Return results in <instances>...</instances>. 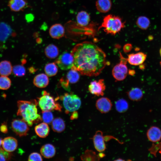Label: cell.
I'll use <instances>...</instances> for the list:
<instances>
[{"instance_id": "28", "label": "cell", "mask_w": 161, "mask_h": 161, "mask_svg": "<svg viewBox=\"0 0 161 161\" xmlns=\"http://www.w3.org/2000/svg\"><path fill=\"white\" fill-rule=\"evenodd\" d=\"M44 71L46 74L49 77L55 75L58 72V66L55 62L49 63L44 67Z\"/></svg>"}, {"instance_id": "38", "label": "cell", "mask_w": 161, "mask_h": 161, "mask_svg": "<svg viewBox=\"0 0 161 161\" xmlns=\"http://www.w3.org/2000/svg\"><path fill=\"white\" fill-rule=\"evenodd\" d=\"M0 129L1 131L4 133H6L7 131V126L4 124H3L1 126Z\"/></svg>"}, {"instance_id": "20", "label": "cell", "mask_w": 161, "mask_h": 161, "mask_svg": "<svg viewBox=\"0 0 161 161\" xmlns=\"http://www.w3.org/2000/svg\"><path fill=\"white\" fill-rule=\"evenodd\" d=\"M112 3L111 0H97L95 6L97 10L102 13H106L111 9Z\"/></svg>"}, {"instance_id": "39", "label": "cell", "mask_w": 161, "mask_h": 161, "mask_svg": "<svg viewBox=\"0 0 161 161\" xmlns=\"http://www.w3.org/2000/svg\"><path fill=\"white\" fill-rule=\"evenodd\" d=\"M78 114L77 112L75 111L73 112L70 117L71 120H74L78 118Z\"/></svg>"}, {"instance_id": "2", "label": "cell", "mask_w": 161, "mask_h": 161, "mask_svg": "<svg viewBox=\"0 0 161 161\" xmlns=\"http://www.w3.org/2000/svg\"><path fill=\"white\" fill-rule=\"evenodd\" d=\"M38 102L35 100L30 101L19 100L17 102L18 116H21L29 126L42 120L41 117L38 113L37 106Z\"/></svg>"}, {"instance_id": "12", "label": "cell", "mask_w": 161, "mask_h": 161, "mask_svg": "<svg viewBox=\"0 0 161 161\" xmlns=\"http://www.w3.org/2000/svg\"><path fill=\"white\" fill-rule=\"evenodd\" d=\"M127 61L130 64L137 66L142 64L145 60L147 55L143 52H139L135 54L128 55Z\"/></svg>"}, {"instance_id": "24", "label": "cell", "mask_w": 161, "mask_h": 161, "mask_svg": "<svg viewBox=\"0 0 161 161\" xmlns=\"http://www.w3.org/2000/svg\"><path fill=\"white\" fill-rule=\"evenodd\" d=\"M13 67L11 63L7 61L0 62V75L8 76L12 72Z\"/></svg>"}, {"instance_id": "27", "label": "cell", "mask_w": 161, "mask_h": 161, "mask_svg": "<svg viewBox=\"0 0 161 161\" xmlns=\"http://www.w3.org/2000/svg\"><path fill=\"white\" fill-rule=\"evenodd\" d=\"M71 69L67 74L66 80L68 83H75L79 80L80 75L78 71L74 68L72 67Z\"/></svg>"}, {"instance_id": "9", "label": "cell", "mask_w": 161, "mask_h": 161, "mask_svg": "<svg viewBox=\"0 0 161 161\" xmlns=\"http://www.w3.org/2000/svg\"><path fill=\"white\" fill-rule=\"evenodd\" d=\"M106 89V86L103 79L91 82L89 86L88 89L92 94L97 96H103L104 91Z\"/></svg>"}, {"instance_id": "31", "label": "cell", "mask_w": 161, "mask_h": 161, "mask_svg": "<svg viewBox=\"0 0 161 161\" xmlns=\"http://www.w3.org/2000/svg\"><path fill=\"white\" fill-rule=\"evenodd\" d=\"M99 157L95 152L90 150H87L81 157V159L84 160H97Z\"/></svg>"}, {"instance_id": "32", "label": "cell", "mask_w": 161, "mask_h": 161, "mask_svg": "<svg viewBox=\"0 0 161 161\" xmlns=\"http://www.w3.org/2000/svg\"><path fill=\"white\" fill-rule=\"evenodd\" d=\"M11 82L10 79L7 76L0 77V89L7 90L10 87Z\"/></svg>"}, {"instance_id": "7", "label": "cell", "mask_w": 161, "mask_h": 161, "mask_svg": "<svg viewBox=\"0 0 161 161\" xmlns=\"http://www.w3.org/2000/svg\"><path fill=\"white\" fill-rule=\"evenodd\" d=\"M55 63L61 69L68 70L74 66V58L71 53L64 52L59 56Z\"/></svg>"}, {"instance_id": "8", "label": "cell", "mask_w": 161, "mask_h": 161, "mask_svg": "<svg viewBox=\"0 0 161 161\" xmlns=\"http://www.w3.org/2000/svg\"><path fill=\"white\" fill-rule=\"evenodd\" d=\"M11 127L13 131L20 137L26 135L29 130L28 125L22 119L13 120L11 123Z\"/></svg>"}, {"instance_id": "29", "label": "cell", "mask_w": 161, "mask_h": 161, "mask_svg": "<svg viewBox=\"0 0 161 161\" xmlns=\"http://www.w3.org/2000/svg\"><path fill=\"white\" fill-rule=\"evenodd\" d=\"M150 22L149 19L145 16H140L137 19L136 24L142 30H146L149 27Z\"/></svg>"}, {"instance_id": "42", "label": "cell", "mask_w": 161, "mask_h": 161, "mask_svg": "<svg viewBox=\"0 0 161 161\" xmlns=\"http://www.w3.org/2000/svg\"><path fill=\"white\" fill-rule=\"evenodd\" d=\"M160 56L161 57V47L160 48Z\"/></svg>"}, {"instance_id": "34", "label": "cell", "mask_w": 161, "mask_h": 161, "mask_svg": "<svg viewBox=\"0 0 161 161\" xmlns=\"http://www.w3.org/2000/svg\"><path fill=\"white\" fill-rule=\"evenodd\" d=\"M42 119L44 122L49 124L53 120V116L51 111H42Z\"/></svg>"}, {"instance_id": "21", "label": "cell", "mask_w": 161, "mask_h": 161, "mask_svg": "<svg viewBox=\"0 0 161 161\" xmlns=\"http://www.w3.org/2000/svg\"><path fill=\"white\" fill-rule=\"evenodd\" d=\"M35 131L36 134L41 138H45L48 135L49 128L48 124L44 122L39 123L35 128Z\"/></svg>"}, {"instance_id": "16", "label": "cell", "mask_w": 161, "mask_h": 161, "mask_svg": "<svg viewBox=\"0 0 161 161\" xmlns=\"http://www.w3.org/2000/svg\"><path fill=\"white\" fill-rule=\"evenodd\" d=\"M49 83V79L48 76L44 73L37 75L34 77L33 83L34 85L39 88L46 87Z\"/></svg>"}, {"instance_id": "22", "label": "cell", "mask_w": 161, "mask_h": 161, "mask_svg": "<svg viewBox=\"0 0 161 161\" xmlns=\"http://www.w3.org/2000/svg\"><path fill=\"white\" fill-rule=\"evenodd\" d=\"M27 3L25 0H10L9 6L10 9L15 12L19 11L27 6Z\"/></svg>"}, {"instance_id": "37", "label": "cell", "mask_w": 161, "mask_h": 161, "mask_svg": "<svg viewBox=\"0 0 161 161\" xmlns=\"http://www.w3.org/2000/svg\"><path fill=\"white\" fill-rule=\"evenodd\" d=\"M132 47L131 44L127 43L125 44L123 47V50L126 53L130 52L132 49Z\"/></svg>"}, {"instance_id": "17", "label": "cell", "mask_w": 161, "mask_h": 161, "mask_svg": "<svg viewBox=\"0 0 161 161\" xmlns=\"http://www.w3.org/2000/svg\"><path fill=\"white\" fill-rule=\"evenodd\" d=\"M147 135L150 141L157 142L161 139V130L157 127H151L148 130Z\"/></svg>"}, {"instance_id": "10", "label": "cell", "mask_w": 161, "mask_h": 161, "mask_svg": "<svg viewBox=\"0 0 161 161\" xmlns=\"http://www.w3.org/2000/svg\"><path fill=\"white\" fill-rule=\"evenodd\" d=\"M112 106L111 100L106 97L99 98L96 103V107L97 109L102 113H106L109 112L111 110Z\"/></svg>"}, {"instance_id": "43", "label": "cell", "mask_w": 161, "mask_h": 161, "mask_svg": "<svg viewBox=\"0 0 161 161\" xmlns=\"http://www.w3.org/2000/svg\"><path fill=\"white\" fill-rule=\"evenodd\" d=\"M160 153L161 154V149L160 150Z\"/></svg>"}, {"instance_id": "11", "label": "cell", "mask_w": 161, "mask_h": 161, "mask_svg": "<svg viewBox=\"0 0 161 161\" xmlns=\"http://www.w3.org/2000/svg\"><path fill=\"white\" fill-rule=\"evenodd\" d=\"M93 140L95 148L97 151L101 152L105 150L106 149L105 139L102 131H97L93 137Z\"/></svg>"}, {"instance_id": "26", "label": "cell", "mask_w": 161, "mask_h": 161, "mask_svg": "<svg viewBox=\"0 0 161 161\" xmlns=\"http://www.w3.org/2000/svg\"><path fill=\"white\" fill-rule=\"evenodd\" d=\"M52 128L55 132H61L65 129V122L62 118H56L53 119L52 122Z\"/></svg>"}, {"instance_id": "6", "label": "cell", "mask_w": 161, "mask_h": 161, "mask_svg": "<svg viewBox=\"0 0 161 161\" xmlns=\"http://www.w3.org/2000/svg\"><path fill=\"white\" fill-rule=\"evenodd\" d=\"M120 62L115 65L112 70V74L114 79L117 81H121L126 78L128 73V69L126 65L127 58H124L120 52Z\"/></svg>"}, {"instance_id": "4", "label": "cell", "mask_w": 161, "mask_h": 161, "mask_svg": "<svg viewBox=\"0 0 161 161\" xmlns=\"http://www.w3.org/2000/svg\"><path fill=\"white\" fill-rule=\"evenodd\" d=\"M49 93L44 91L42 96L38 98V105L42 111H61L62 106Z\"/></svg>"}, {"instance_id": "14", "label": "cell", "mask_w": 161, "mask_h": 161, "mask_svg": "<svg viewBox=\"0 0 161 161\" xmlns=\"http://www.w3.org/2000/svg\"><path fill=\"white\" fill-rule=\"evenodd\" d=\"M49 32L51 37L54 39H59L64 36L65 29L61 24H56L51 26Z\"/></svg>"}, {"instance_id": "3", "label": "cell", "mask_w": 161, "mask_h": 161, "mask_svg": "<svg viewBox=\"0 0 161 161\" xmlns=\"http://www.w3.org/2000/svg\"><path fill=\"white\" fill-rule=\"evenodd\" d=\"M125 23L120 17L109 14L104 17L99 30L103 28L107 34L115 35L124 27Z\"/></svg>"}, {"instance_id": "23", "label": "cell", "mask_w": 161, "mask_h": 161, "mask_svg": "<svg viewBox=\"0 0 161 161\" xmlns=\"http://www.w3.org/2000/svg\"><path fill=\"white\" fill-rule=\"evenodd\" d=\"M129 98L131 100L134 101H139L142 98L143 96L142 90L138 87L132 88L127 92Z\"/></svg>"}, {"instance_id": "5", "label": "cell", "mask_w": 161, "mask_h": 161, "mask_svg": "<svg viewBox=\"0 0 161 161\" xmlns=\"http://www.w3.org/2000/svg\"><path fill=\"white\" fill-rule=\"evenodd\" d=\"M60 98L62 101L65 112L67 114L76 111L81 106L80 99L76 95L66 93L61 96Z\"/></svg>"}, {"instance_id": "15", "label": "cell", "mask_w": 161, "mask_h": 161, "mask_svg": "<svg viewBox=\"0 0 161 161\" xmlns=\"http://www.w3.org/2000/svg\"><path fill=\"white\" fill-rule=\"evenodd\" d=\"M12 32V29L9 25L5 22H0V41H6Z\"/></svg>"}, {"instance_id": "13", "label": "cell", "mask_w": 161, "mask_h": 161, "mask_svg": "<svg viewBox=\"0 0 161 161\" xmlns=\"http://www.w3.org/2000/svg\"><path fill=\"white\" fill-rule=\"evenodd\" d=\"M2 145L4 150L9 152H11L17 148L18 142L16 139L13 137H7L2 140Z\"/></svg>"}, {"instance_id": "35", "label": "cell", "mask_w": 161, "mask_h": 161, "mask_svg": "<svg viewBox=\"0 0 161 161\" xmlns=\"http://www.w3.org/2000/svg\"><path fill=\"white\" fill-rule=\"evenodd\" d=\"M11 156L9 152L0 148V161H6L10 160Z\"/></svg>"}, {"instance_id": "1", "label": "cell", "mask_w": 161, "mask_h": 161, "mask_svg": "<svg viewBox=\"0 0 161 161\" xmlns=\"http://www.w3.org/2000/svg\"><path fill=\"white\" fill-rule=\"evenodd\" d=\"M71 53L74 60L72 67L83 75L97 76L107 64L105 53L91 42L85 41L77 44L72 49Z\"/></svg>"}, {"instance_id": "41", "label": "cell", "mask_w": 161, "mask_h": 161, "mask_svg": "<svg viewBox=\"0 0 161 161\" xmlns=\"http://www.w3.org/2000/svg\"><path fill=\"white\" fill-rule=\"evenodd\" d=\"M2 140L0 138V147L1 145H2Z\"/></svg>"}, {"instance_id": "33", "label": "cell", "mask_w": 161, "mask_h": 161, "mask_svg": "<svg viewBox=\"0 0 161 161\" xmlns=\"http://www.w3.org/2000/svg\"><path fill=\"white\" fill-rule=\"evenodd\" d=\"M12 72L14 75L18 77H22L26 73L25 68L21 65H17L13 67Z\"/></svg>"}, {"instance_id": "36", "label": "cell", "mask_w": 161, "mask_h": 161, "mask_svg": "<svg viewBox=\"0 0 161 161\" xmlns=\"http://www.w3.org/2000/svg\"><path fill=\"white\" fill-rule=\"evenodd\" d=\"M28 160L29 161H41L43 160L39 154L37 152H33L30 155Z\"/></svg>"}, {"instance_id": "19", "label": "cell", "mask_w": 161, "mask_h": 161, "mask_svg": "<svg viewBox=\"0 0 161 161\" xmlns=\"http://www.w3.org/2000/svg\"><path fill=\"white\" fill-rule=\"evenodd\" d=\"M40 152L44 157L50 158L54 157L56 152L54 146L50 144H47L42 146L40 149Z\"/></svg>"}, {"instance_id": "18", "label": "cell", "mask_w": 161, "mask_h": 161, "mask_svg": "<svg viewBox=\"0 0 161 161\" xmlns=\"http://www.w3.org/2000/svg\"><path fill=\"white\" fill-rule=\"evenodd\" d=\"M76 20L78 24L82 27L88 26L91 21L90 17L85 11L79 12L77 15Z\"/></svg>"}, {"instance_id": "40", "label": "cell", "mask_w": 161, "mask_h": 161, "mask_svg": "<svg viewBox=\"0 0 161 161\" xmlns=\"http://www.w3.org/2000/svg\"><path fill=\"white\" fill-rule=\"evenodd\" d=\"M129 74L131 75H133L135 73V71L133 69H129L128 71Z\"/></svg>"}, {"instance_id": "25", "label": "cell", "mask_w": 161, "mask_h": 161, "mask_svg": "<svg viewBox=\"0 0 161 161\" xmlns=\"http://www.w3.org/2000/svg\"><path fill=\"white\" fill-rule=\"evenodd\" d=\"M44 52L46 56L50 59L55 58L59 54L58 48L55 45L52 44H49L46 47Z\"/></svg>"}, {"instance_id": "30", "label": "cell", "mask_w": 161, "mask_h": 161, "mask_svg": "<svg viewBox=\"0 0 161 161\" xmlns=\"http://www.w3.org/2000/svg\"><path fill=\"white\" fill-rule=\"evenodd\" d=\"M115 106L117 112L120 113H123L127 110L129 108V104L126 100L120 99L115 102Z\"/></svg>"}]
</instances>
